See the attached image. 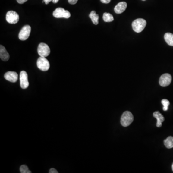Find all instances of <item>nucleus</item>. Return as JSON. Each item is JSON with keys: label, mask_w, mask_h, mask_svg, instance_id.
Returning <instances> with one entry per match:
<instances>
[{"label": "nucleus", "mask_w": 173, "mask_h": 173, "mask_svg": "<svg viewBox=\"0 0 173 173\" xmlns=\"http://www.w3.org/2000/svg\"><path fill=\"white\" fill-rule=\"evenodd\" d=\"M172 81V76L168 73L164 74L161 76L159 79V84L163 87L169 85Z\"/></svg>", "instance_id": "obj_8"}, {"label": "nucleus", "mask_w": 173, "mask_h": 173, "mask_svg": "<svg viewBox=\"0 0 173 173\" xmlns=\"http://www.w3.org/2000/svg\"><path fill=\"white\" fill-rule=\"evenodd\" d=\"M153 116L157 120L156 127H161L162 126V123L165 121V118L159 111H156L153 114Z\"/></svg>", "instance_id": "obj_12"}, {"label": "nucleus", "mask_w": 173, "mask_h": 173, "mask_svg": "<svg viewBox=\"0 0 173 173\" xmlns=\"http://www.w3.org/2000/svg\"><path fill=\"white\" fill-rule=\"evenodd\" d=\"M53 17L57 18H69L71 17L70 12L68 10H65L64 9L61 7H59L56 9L53 12Z\"/></svg>", "instance_id": "obj_3"}, {"label": "nucleus", "mask_w": 173, "mask_h": 173, "mask_svg": "<svg viewBox=\"0 0 173 173\" xmlns=\"http://www.w3.org/2000/svg\"><path fill=\"white\" fill-rule=\"evenodd\" d=\"M134 117L131 112L125 111L122 115L120 123L122 126L127 127L129 126L133 122Z\"/></svg>", "instance_id": "obj_2"}, {"label": "nucleus", "mask_w": 173, "mask_h": 173, "mask_svg": "<svg viewBox=\"0 0 173 173\" xmlns=\"http://www.w3.org/2000/svg\"><path fill=\"white\" fill-rule=\"evenodd\" d=\"M38 68L42 71H46L50 68V63L46 58L41 57L38 58L37 62Z\"/></svg>", "instance_id": "obj_4"}, {"label": "nucleus", "mask_w": 173, "mask_h": 173, "mask_svg": "<svg viewBox=\"0 0 173 173\" xmlns=\"http://www.w3.org/2000/svg\"><path fill=\"white\" fill-rule=\"evenodd\" d=\"M50 48L48 45L44 43H40L38 46V53L41 57H46L50 55Z\"/></svg>", "instance_id": "obj_5"}, {"label": "nucleus", "mask_w": 173, "mask_h": 173, "mask_svg": "<svg viewBox=\"0 0 173 173\" xmlns=\"http://www.w3.org/2000/svg\"><path fill=\"white\" fill-rule=\"evenodd\" d=\"M20 86L23 89H26L29 86L28 76L27 73L25 71H22L20 74Z\"/></svg>", "instance_id": "obj_9"}, {"label": "nucleus", "mask_w": 173, "mask_h": 173, "mask_svg": "<svg viewBox=\"0 0 173 173\" xmlns=\"http://www.w3.org/2000/svg\"><path fill=\"white\" fill-rule=\"evenodd\" d=\"M165 41L171 46H173V34L171 33H166L164 36Z\"/></svg>", "instance_id": "obj_15"}, {"label": "nucleus", "mask_w": 173, "mask_h": 173, "mask_svg": "<svg viewBox=\"0 0 173 173\" xmlns=\"http://www.w3.org/2000/svg\"><path fill=\"white\" fill-rule=\"evenodd\" d=\"M172 170H173V165H172Z\"/></svg>", "instance_id": "obj_26"}, {"label": "nucleus", "mask_w": 173, "mask_h": 173, "mask_svg": "<svg viewBox=\"0 0 173 173\" xmlns=\"http://www.w3.org/2000/svg\"><path fill=\"white\" fill-rule=\"evenodd\" d=\"M31 27L26 25L22 27L18 35V38L21 40H26L29 38L31 32Z\"/></svg>", "instance_id": "obj_6"}, {"label": "nucleus", "mask_w": 173, "mask_h": 173, "mask_svg": "<svg viewBox=\"0 0 173 173\" xmlns=\"http://www.w3.org/2000/svg\"><path fill=\"white\" fill-rule=\"evenodd\" d=\"M19 19V15L15 11H8L6 14V20L10 24H16L18 22Z\"/></svg>", "instance_id": "obj_7"}, {"label": "nucleus", "mask_w": 173, "mask_h": 173, "mask_svg": "<svg viewBox=\"0 0 173 173\" xmlns=\"http://www.w3.org/2000/svg\"><path fill=\"white\" fill-rule=\"evenodd\" d=\"M78 0H68V2L71 5H75L77 2Z\"/></svg>", "instance_id": "obj_20"}, {"label": "nucleus", "mask_w": 173, "mask_h": 173, "mask_svg": "<svg viewBox=\"0 0 173 173\" xmlns=\"http://www.w3.org/2000/svg\"><path fill=\"white\" fill-rule=\"evenodd\" d=\"M103 19L104 22H111L113 21L114 20V17L110 14L108 13H104L103 14Z\"/></svg>", "instance_id": "obj_17"}, {"label": "nucleus", "mask_w": 173, "mask_h": 173, "mask_svg": "<svg viewBox=\"0 0 173 173\" xmlns=\"http://www.w3.org/2000/svg\"><path fill=\"white\" fill-rule=\"evenodd\" d=\"M164 144L168 149L173 148V137L169 136L167 139L164 140Z\"/></svg>", "instance_id": "obj_16"}, {"label": "nucleus", "mask_w": 173, "mask_h": 173, "mask_svg": "<svg viewBox=\"0 0 173 173\" xmlns=\"http://www.w3.org/2000/svg\"><path fill=\"white\" fill-rule=\"evenodd\" d=\"M147 22L146 20L142 18H138L134 20L132 23V27L133 30L137 33H140L146 27Z\"/></svg>", "instance_id": "obj_1"}, {"label": "nucleus", "mask_w": 173, "mask_h": 173, "mask_svg": "<svg viewBox=\"0 0 173 173\" xmlns=\"http://www.w3.org/2000/svg\"><path fill=\"white\" fill-rule=\"evenodd\" d=\"M0 47V58L4 61H7L9 59V54L4 46L1 45Z\"/></svg>", "instance_id": "obj_13"}, {"label": "nucleus", "mask_w": 173, "mask_h": 173, "mask_svg": "<svg viewBox=\"0 0 173 173\" xmlns=\"http://www.w3.org/2000/svg\"><path fill=\"white\" fill-rule=\"evenodd\" d=\"M49 173H58V171L55 169L53 168H52L51 169L49 170Z\"/></svg>", "instance_id": "obj_21"}, {"label": "nucleus", "mask_w": 173, "mask_h": 173, "mask_svg": "<svg viewBox=\"0 0 173 173\" xmlns=\"http://www.w3.org/2000/svg\"><path fill=\"white\" fill-rule=\"evenodd\" d=\"M51 1H52V0H43V1L42 2H44L46 5H48L49 2H51Z\"/></svg>", "instance_id": "obj_24"}, {"label": "nucleus", "mask_w": 173, "mask_h": 173, "mask_svg": "<svg viewBox=\"0 0 173 173\" xmlns=\"http://www.w3.org/2000/svg\"><path fill=\"white\" fill-rule=\"evenodd\" d=\"M4 77L5 80L13 83L17 82L18 80L17 74L16 72L13 71H8L6 72L5 74Z\"/></svg>", "instance_id": "obj_10"}, {"label": "nucleus", "mask_w": 173, "mask_h": 173, "mask_svg": "<svg viewBox=\"0 0 173 173\" xmlns=\"http://www.w3.org/2000/svg\"><path fill=\"white\" fill-rule=\"evenodd\" d=\"M162 103L164 106L163 107V110L167 111L168 108V106L169 105V101L166 99H163L162 101Z\"/></svg>", "instance_id": "obj_18"}, {"label": "nucleus", "mask_w": 173, "mask_h": 173, "mask_svg": "<svg viewBox=\"0 0 173 173\" xmlns=\"http://www.w3.org/2000/svg\"><path fill=\"white\" fill-rule=\"evenodd\" d=\"M142 1H146V0H142Z\"/></svg>", "instance_id": "obj_27"}, {"label": "nucleus", "mask_w": 173, "mask_h": 173, "mask_svg": "<svg viewBox=\"0 0 173 173\" xmlns=\"http://www.w3.org/2000/svg\"><path fill=\"white\" fill-rule=\"evenodd\" d=\"M89 17L91 19L92 22L94 25H96L98 24L99 16L98 14H96L95 11H91L90 14H89Z\"/></svg>", "instance_id": "obj_14"}, {"label": "nucleus", "mask_w": 173, "mask_h": 173, "mask_svg": "<svg viewBox=\"0 0 173 173\" xmlns=\"http://www.w3.org/2000/svg\"><path fill=\"white\" fill-rule=\"evenodd\" d=\"M127 7V2H122L116 5L114 8V10L115 13L121 14L126 10Z\"/></svg>", "instance_id": "obj_11"}, {"label": "nucleus", "mask_w": 173, "mask_h": 173, "mask_svg": "<svg viewBox=\"0 0 173 173\" xmlns=\"http://www.w3.org/2000/svg\"><path fill=\"white\" fill-rule=\"evenodd\" d=\"M52 1L54 4H56V3L58 2L59 0H52Z\"/></svg>", "instance_id": "obj_25"}, {"label": "nucleus", "mask_w": 173, "mask_h": 173, "mask_svg": "<svg viewBox=\"0 0 173 173\" xmlns=\"http://www.w3.org/2000/svg\"><path fill=\"white\" fill-rule=\"evenodd\" d=\"M111 0H101V2L103 4H109Z\"/></svg>", "instance_id": "obj_23"}, {"label": "nucleus", "mask_w": 173, "mask_h": 173, "mask_svg": "<svg viewBox=\"0 0 173 173\" xmlns=\"http://www.w3.org/2000/svg\"><path fill=\"white\" fill-rule=\"evenodd\" d=\"M20 171L21 173H31V171L26 165H22L20 167Z\"/></svg>", "instance_id": "obj_19"}, {"label": "nucleus", "mask_w": 173, "mask_h": 173, "mask_svg": "<svg viewBox=\"0 0 173 173\" xmlns=\"http://www.w3.org/2000/svg\"><path fill=\"white\" fill-rule=\"evenodd\" d=\"M17 1L18 3H19L20 4H23L25 3V2H26L27 0H17Z\"/></svg>", "instance_id": "obj_22"}]
</instances>
